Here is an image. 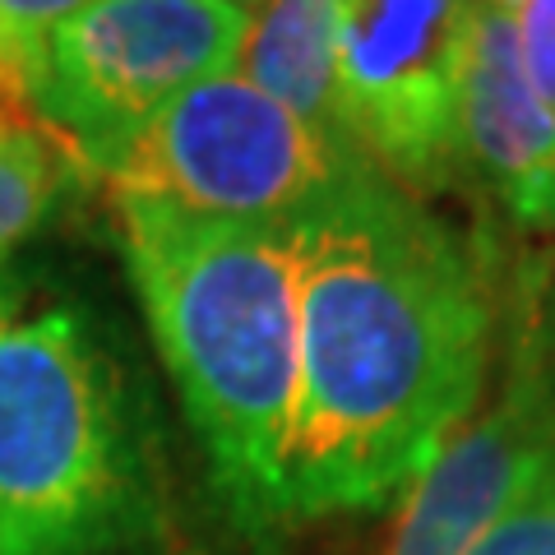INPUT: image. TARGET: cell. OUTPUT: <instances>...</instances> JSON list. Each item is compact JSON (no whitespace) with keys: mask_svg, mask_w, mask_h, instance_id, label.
<instances>
[{"mask_svg":"<svg viewBox=\"0 0 555 555\" xmlns=\"http://www.w3.org/2000/svg\"><path fill=\"white\" fill-rule=\"evenodd\" d=\"M371 163L292 116L236 69L171 98L102 171L112 195H144L218 222H292Z\"/></svg>","mask_w":555,"mask_h":555,"instance_id":"277c9868","label":"cell"},{"mask_svg":"<svg viewBox=\"0 0 555 555\" xmlns=\"http://www.w3.org/2000/svg\"><path fill=\"white\" fill-rule=\"evenodd\" d=\"M463 171L524 232H555V107L528 83L514 24L481 0L463 79Z\"/></svg>","mask_w":555,"mask_h":555,"instance_id":"ba28073f","label":"cell"},{"mask_svg":"<svg viewBox=\"0 0 555 555\" xmlns=\"http://www.w3.org/2000/svg\"><path fill=\"white\" fill-rule=\"evenodd\" d=\"M93 0H0V33L14 38H51L65 20L89 10Z\"/></svg>","mask_w":555,"mask_h":555,"instance_id":"4fadbf2b","label":"cell"},{"mask_svg":"<svg viewBox=\"0 0 555 555\" xmlns=\"http://www.w3.org/2000/svg\"><path fill=\"white\" fill-rule=\"evenodd\" d=\"M514 24L524 75L546 107H555V0H500Z\"/></svg>","mask_w":555,"mask_h":555,"instance_id":"7c38bea8","label":"cell"},{"mask_svg":"<svg viewBox=\"0 0 555 555\" xmlns=\"http://www.w3.org/2000/svg\"><path fill=\"white\" fill-rule=\"evenodd\" d=\"M163 524L153 408L112 328L0 259V555H120Z\"/></svg>","mask_w":555,"mask_h":555,"instance_id":"3957f363","label":"cell"},{"mask_svg":"<svg viewBox=\"0 0 555 555\" xmlns=\"http://www.w3.org/2000/svg\"><path fill=\"white\" fill-rule=\"evenodd\" d=\"M481 0H334L338 93L357 153L408 195L463 171V79Z\"/></svg>","mask_w":555,"mask_h":555,"instance_id":"5b68a950","label":"cell"},{"mask_svg":"<svg viewBox=\"0 0 555 555\" xmlns=\"http://www.w3.org/2000/svg\"><path fill=\"white\" fill-rule=\"evenodd\" d=\"M537 328H542V347H546V361L555 371V273L551 269H546L542 297H537Z\"/></svg>","mask_w":555,"mask_h":555,"instance_id":"5bb4252c","label":"cell"},{"mask_svg":"<svg viewBox=\"0 0 555 555\" xmlns=\"http://www.w3.org/2000/svg\"><path fill=\"white\" fill-rule=\"evenodd\" d=\"M93 167L69 139H0V259L56 214Z\"/></svg>","mask_w":555,"mask_h":555,"instance_id":"30bf717a","label":"cell"},{"mask_svg":"<svg viewBox=\"0 0 555 555\" xmlns=\"http://www.w3.org/2000/svg\"><path fill=\"white\" fill-rule=\"evenodd\" d=\"M120 259L208 459L218 509L255 551L297 532L301 269L292 222H218L112 195Z\"/></svg>","mask_w":555,"mask_h":555,"instance_id":"7a4b0ae2","label":"cell"},{"mask_svg":"<svg viewBox=\"0 0 555 555\" xmlns=\"http://www.w3.org/2000/svg\"><path fill=\"white\" fill-rule=\"evenodd\" d=\"M236 75L250 79L273 102H283L315 134L357 153L338 93L334 0H264L250 14Z\"/></svg>","mask_w":555,"mask_h":555,"instance_id":"9c48e42d","label":"cell"},{"mask_svg":"<svg viewBox=\"0 0 555 555\" xmlns=\"http://www.w3.org/2000/svg\"><path fill=\"white\" fill-rule=\"evenodd\" d=\"M0 139H33V134H10V130H0ZM47 139H51V134H47ZM61 139H65V134H61Z\"/></svg>","mask_w":555,"mask_h":555,"instance_id":"9a60e30c","label":"cell"},{"mask_svg":"<svg viewBox=\"0 0 555 555\" xmlns=\"http://www.w3.org/2000/svg\"><path fill=\"white\" fill-rule=\"evenodd\" d=\"M546 269L551 264L524 269L514 283L509 352L495 403L467 416L436 463L408 486L379 555H467L555 459V371L537 328Z\"/></svg>","mask_w":555,"mask_h":555,"instance_id":"52a82bcc","label":"cell"},{"mask_svg":"<svg viewBox=\"0 0 555 555\" xmlns=\"http://www.w3.org/2000/svg\"><path fill=\"white\" fill-rule=\"evenodd\" d=\"M246 28L232 0H93L47 38V120L102 177L171 98L236 69Z\"/></svg>","mask_w":555,"mask_h":555,"instance_id":"8992f818","label":"cell"},{"mask_svg":"<svg viewBox=\"0 0 555 555\" xmlns=\"http://www.w3.org/2000/svg\"><path fill=\"white\" fill-rule=\"evenodd\" d=\"M467 555H555V459Z\"/></svg>","mask_w":555,"mask_h":555,"instance_id":"8fae6325","label":"cell"},{"mask_svg":"<svg viewBox=\"0 0 555 555\" xmlns=\"http://www.w3.org/2000/svg\"><path fill=\"white\" fill-rule=\"evenodd\" d=\"M301 408L292 518L385 509L473 416L500 324L486 250L375 167L292 218Z\"/></svg>","mask_w":555,"mask_h":555,"instance_id":"6da1fadb","label":"cell"}]
</instances>
